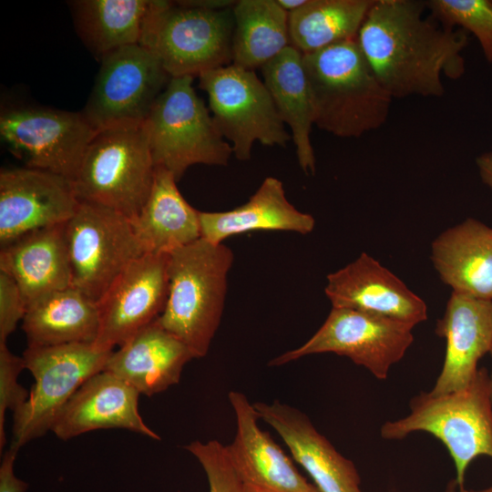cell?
Returning <instances> with one entry per match:
<instances>
[{
	"instance_id": "6da1fadb",
	"label": "cell",
	"mask_w": 492,
	"mask_h": 492,
	"mask_svg": "<svg viewBox=\"0 0 492 492\" xmlns=\"http://www.w3.org/2000/svg\"><path fill=\"white\" fill-rule=\"evenodd\" d=\"M425 1L374 0L356 36L375 77L393 98L440 97L442 77L460 78L468 37L424 15Z\"/></svg>"
},
{
	"instance_id": "7a4b0ae2",
	"label": "cell",
	"mask_w": 492,
	"mask_h": 492,
	"mask_svg": "<svg viewBox=\"0 0 492 492\" xmlns=\"http://www.w3.org/2000/svg\"><path fill=\"white\" fill-rule=\"evenodd\" d=\"M303 62L318 128L339 138H359L386 122L393 97L356 38L303 55Z\"/></svg>"
},
{
	"instance_id": "3957f363",
	"label": "cell",
	"mask_w": 492,
	"mask_h": 492,
	"mask_svg": "<svg viewBox=\"0 0 492 492\" xmlns=\"http://www.w3.org/2000/svg\"><path fill=\"white\" fill-rule=\"evenodd\" d=\"M232 262L229 247L201 238L169 254L168 298L157 321L195 358L207 354L220 325Z\"/></svg>"
},
{
	"instance_id": "277c9868",
	"label": "cell",
	"mask_w": 492,
	"mask_h": 492,
	"mask_svg": "<svg viewBox=\"0 0 492 492\" xmlns=\"http://www.w3.org/2000/svg\"><path fill=\"white\" fill-rule=\"evenodd\" d=\"M426 432L440 440L451 456L456 472L452 492H466L465 475L480 456L492 458V402L489 374L478 368L466 387L441 395L422 392L410 401L408 415L387 421L381 427L384 439H403Z\"/></svg>"
},
{
	"instance_id": "5b68a950",
	"label": "cell",
	"mask_w": 492,
	"mask_h": 492,
	"mask_svg": "<svg viewBox=\"0 0 492 492\" xmlns=\"http://www.w3.org/2000/svg\"><path fill=\"white\" fill-rule=\"evenodd\" d=\"M233 31L232 7L153 0L139 45L159 59L170 77H194L232 64Z\"/></svg>"
},
{
	"instance_id": "8992f818",
	"label": "cell",
	"mask_w": 492,
	"mask_h": 492,
	"mask_svg": "<svg viewBox=\"0 0 492 492\" xmlns=\"http://www.w3.org/2000/svg\"><path fill=\"white\" fill-rule=\"evenodd\" d=\"M155 169L143 123L115 126L96 133L72 184L79 200L132 220L149 196Z\"/></svg>"
},
{
	"instance_id": "52a82bcc",
	"label": "cell",
	"mask_w": 492,
	"mask_h": 492,
	"mask_svg": "<svg viewBox=\"0 0 492 492\" xmlns=\"http://www.w3.org/2000/svg\"><path fill=\"white\" fill-rule=\"evenodd\" d=\"M192 84L171 77L143 122L155 168L177 181L192 165L225 166L233 154Z\"/></svg>"
},
{
	"instance_id": "ba28073f",
	"label": "cell",
	"mask_w": 492,
	"mask_h": 492,
	"mask_svg": "<svg viewBox=\"0 0 492 492\" xmlns=\"http://www.w3.org/2000/svg\"><path fill=\"white\" fill-rule=\"evenodd\" d=\"M113 351L99 349L94 343L27 346L22 357L35 384L26 402L14 413L12 446L19 449L51 430L71 396L104 370Z\"/></svg>"
},
{
	"instance_id": "9c48e42d",
	"label": "cell",
	"mask_w": 492,
	"mask_h": 492,
	"mask_svg": "<svg viewBox=\"0 0 492 492\" xmlns=\"http://www.w3.org/2000/svg\"><path fill=\"white\" fill-rule=\"evenodd\" d=\"M199 80L214 122L236 159H250L256 141L285 147L291 140L266 86L254 70L231 64L200 74Z\"/></svg>"
},
{
	"instance_id": "30bf717a",
	"label": "cell",
	"mask_w": 492,
	"mask_h": 492,
	"mask_svg": "<svg viewBox=\"0 0 492 492\" xmlns=\"http://www.w3.org/2000/svg\"><path fill=\"white\" fill-rule=\"evenodd\" d=\"M65 232L71 287L95 302L133 261L145 254L130 220L95 203L79 200Z\"/></svg>"
},
{
	"instance_id": "8fae6325",
	"label": "cell",
	"mask_w": 492,
	"mask_h": 492,
	"mask_svg": "<svg viewBox=\"0 0 492 492\" xmlns=\"http://www.w3.org/2000/svg\"><path fill=\"white\" fill-rule=\"evenodd\" d=\"M97 132L81 111L13 106L0 114V137L13 155L26 168L71 181Z\"/></svg>"
},
{
	"instance_id": "7c38bea8",
	"label": "cell",
	"mask_w": 492,
	"mask_h": 492,
	"mask_svg": "<svg viewBox=\"0 0 492 492\" xmlns=\"http://www.w3.org/2000/svg\"><path fill=\"white\" fill-rule=\"evenodd\" d=\"M414 326L400 321L344 308H332L319 330L302 346L272 359L282 365L314 354L333 353L365 367L384 380L414 341Z\"/></svg>"
},
{
	"instance_id": "4fadbf2b",
	"label": "cell",
	"mask_w": 492,
	"mask_h": 492,
	"mask_svg": "<svg viewBox=\"0 0 492 492\" xmlns=\"http://www.w3.org/2000/svg\"><path fill=\"white\" fill-rule=\"evenodd\" d=\"M99 62L94 87L81 111L87 122L96 131L142 124L171 77L139 44L119 48Z\"/></svg>"
},
{
	"instance_id": "5bb4252c",
	"label": "cell",
	"mask_w": 492,
	"mask_h": 492,
	"mask_svg": "<svg viewBox=\"0 0 492 492\" xmlns=\"http://www.w3.org/2000/svg\"><path fill=\"white\" fill-rule=\"evenodd\" d=\"M169 254H143L133 261L97 302L94 345L113 351L162 313L169 292Z\"/></svg>"
},
{
	"instance_id": "9a60e30c",
	"label": "cell",
	"mask_w": 492,
	"mask_h": 492,
	"mask_svg": "<svg viewBox=\"0 0 492 492\" xmlns=\"http://www.w3.org/2000/svg\"><path fill=\"white\" fill-rule=\"evenodd\" d=\"M79 204L72 181L31 168L0 172V244L33 231L66 223Z\"/></svg>"
},
{
	"instance_id": "2e32d148",
	"label": "cell",
	"mask_w": 492,
	"mask_h": 492,
	"mask_svg": "<svg viewBox=\"0 0 492 492\" xmlns=\"http://www.w3.org/2000/svg\"><path fill=\"white\" fill-rule=\"evenodd\" d=\"M236 433L226 446L231 465L246 492H319L296 468L292 459L261 429L257 411L247 396L231 391Z\"/></svg>"
},
{
	"instance_id": "e0dca14e",
	"label": "cell",
	"mask_w": 492,
	"mask_h": 492,
	"mask_svg": "<svg viewBox=\"0 0 492 492\" xmlns=\"http://www.w3.org/2000/svg\"><path fill=\"white\" fill-rule=\"evenodd\" d=\"M324 292L333 308L379 315L414 327L427 319L424 300L365 252L330 273Z\"/></svg>"
},
{
	"instance_id": "ac0fdd59",
	"label": "cell",
	"mask_w": 492,
	"mask_h": 492,
	"mask_svg": "<svg viewBox=\"0 0 492 492\" xmlns=\"http://www.w3.org/2000/svg\"><path fill=\"white\" fill-rule=\"evenodd\" d=\"M253 405L260 419L280 435L319 492H363L354 464L317 431L305 414L277 400Z\"/></svg>"
},
{
	"instance_id": "d6986e66",
	"label": "cell",
	"mask_w": 492,
	"mask_h": 492,
	"mask_svg": "<svg viewBox=\"0 0 492 492\" xmlns=\"http://www.w3.org/2000/svg\"><path fill=\"white\" fill-rule=\"evenodd\" d=\"M436 333L445 338L442 370L430 391L433 395L466 387L477 373L478 361L492 348V300L452 292Z\"/></svg>"
},
{
	"instance_id": "ffe728a7",
	"label": "cell",
	"mask_w": 492,
	"mask_h": 492,
	"mask_svg": "<svg viewBox=\"0 0 492 492\" xmlns=\"http://www.w3.org/2000/svg\"><path fill=\"white\" fill-rule=\"evenodd\" d=\"M139 395L124 380L101 371L76 391L51 431L58 438L67 440L97 429L123 428L159 440L138 413Z\"/></svg>"
},
{
	"instance_id": "44dd1931",
	"label": "cell",
	"mask_w": 492,
	"mask_h": 492,
	"mask_svg": "<svg viewBox=\"0 0 492 492\" xmlns=\"http://www.w3.org/2000/svg\"><path fill=\"white\" fill-rule=\"evenodd\" d=\"M193 358L192 352L156 320L114 350L103 371L151 396L178 384L184 365Z\"/></svg>"
},
{
	"instance_id": "7402d4cb",
	"label": "cell",
	"mask_w": 492,
	"mask_h": 492,
	"mask_svg": "<svg viewBox=\"0 0 492 492\" xmlns=\"http://www.w3.org/2000/svg\"><path fill=\"white\" fill-rule=\"evenodd\" d=\"M65 224L33 231L1 247L0 272L16 282L27 308L71 287Z\"/></svg>"
},
{
	"instance_id": "603a6c76",
	"label": "cell",
	"mask_w": 492,
	"mask_h": 492,
	"mask_svg": "<svg viewBox=\"0 0 492 492\" xmlns=\"http://www.w3.org/2000/svg\"><path fill=\"white\" fill-rule=\"evenodd\" d=\"M442 282L454 292L492 300V229L466 219L443 231L431 247Z\"/></svg>"
},
{
	"instance_id": "cb8c5ba5",
	"label": "cell",
	"mask_w": 492,
	"mask_h": 492,
	"mask_svg": "<svg viewBox=\"0 0 492 492\" xmlns=\"http://www.w3.org/2000/svg\"><path fill=\"white\" fill-rule=\"evenodd\" d=\"M200 238L219 244L230 236L254 231H313L315 220L297 210L286 198L282 182L264 179L249 200L227 211H200Z\"/></svg>"
},
{
	"instance_id": "d4e9b609",
	"label": "cell",
	"mask_w": 492,
	"mask_h": 492,
	"mask_svg": "<svg viewBox=\"0 0 492 492\" xmlns=\"http://www.w3.org/2000/svg\"><path fill=\"white\" fill-rule=\"evenodd\" d=\"M199 213L182 197L175 177L156 168L149 196L130 221L145 254H170L200 239Z\"/></svg>"
},
{
	"instance_id": "484cf974",
	"label": "cell",
	"mask_w": 492,
	"mask_h": 492,
	"mask_svg": "<svg viewBox=\"0 0 492 492\" xmlns=\"http://www.w3.org/2000/svg\"><path fill=\"white\" fill-rule=\"evenodd\" d=\"M261 69L277 111L291 129L301 169L313 174L315 157L311 133L314 126V106L303 55L289 46Z\"/></svg>"
},
{
	"instance_id": "4316f807",
	"label": "cell",
	"mask_w": 492,
	"mask_h": 492,
	"mask_svg": "<svg viewBox=\"0 0 492 492\" xmlns=\"http://www.w3.org/2000/svg\"><path fill=\"white\" fill-rule=\"evenodd\" d=\"M22 327L28 346L93 343L99 328L97 302L69 287L28 306Z\"/></svg>"
},
{
	"instance_id": "83f0119b",
	"label": "cell",
	"mask_w": 492,
	"mask_h": 492,
	"mask_svg": "<svg viewBox=\"0 0 492 492\" xmlns=\"http://www.w3.org/2000/svg\"><path fill=\"white\" fill-rule=\"evenodd\" d=\"M153 0L70 1L76 31L97 61L139 44Z\"/></svg>"
},
{
	"instance_id": "f1b7e54d",
	"label": "cell",
	"mask_w": 492,
	"mask_h": 492,
	"mask_svg": "<svg viewBox=\"0 0 492 492\" xmlns=\"http://www.w3.org/2000/svg\"><path fill=\"white\" fill-rule=\"evenodd\" d=\"M232 64L261 68L291 46L289 14L276 0H240L232 6Z\"/></svg>"
},
{
	"instance_id": "f546056e",
	"label": "cell",
	"mask_w": 492,
	"mask_h": 492,
	"mask_svg": "<svg viewBox=\"0 0 492 492\" xmlns=\"http://www.w3.org/2000/svg\"><path fill=\"white\" fill-rule=\"evenodd\" d=\"M374 0H307L289 13L291 46L302 55L355 39Z\"/></svg>"
},
{
	"instance_id": "4dcf8cb0",
	"label": "cell",
	"mask_w": 492,
	"mask_h": 492,
	"mask_svg": "<svg viewBox=\"0 0 492 492\" xmlns=\"http://www.w3.org/2000/svg\"><path fill=\"white\" fill-rule=\"evenodd\" d=\"M425 5L439 25L456 26L473 34L485 58L492 63V0H428Z\"/></svg>"
},
{
	"instance_id": "1f68e13d",
	"label": "cell",
	"mask_w": 492,
	"mask_h": 492,
	"mask_svg": "<svg viewBox=\"0 0 492 492\" xmlns=\"http://www.w3.org/2000/svg\"><path fill=\"white\" fill-rule=\"evenodd\" d=\"M184 448L191 453L203 467L209 492H246L229 458L226 446L218 440L193 441Z\"/></svg>"
},
{
	"instance_id": "d6a6232c",
	"label": "cell",
	"mask_w": 492,
	"mask_h": 492,
	"mask_svg": "<svg viewBox=\"0 0 492 492\" xmlns=\"http://www.w3.org/2000/svg\"><path fill=\"white\" fill-rule=\"evenodd\" d=\"M26 368L23 357L16 356L0 342V449L5 445V415L7 409L14 413L28 399L29 392L18 384V375Z\"/></svg>"
},
{
	"instance_id": "836d02e7",
	"label": "cell",
	"mask_w": 492,
	"mask_h": 492,
	"mask_svg": "<svg viewBox=\"0 0 492 492\" xmlns=\"http://www.w3.org/2000/svg\"><path fill=\"white\" fill-rule=\"evenodd\" d=\"M26 311V302L16 282L0 272V342H5Z\"/></svg>"
},
{
	"instance_id": "e575fe53",
	"label": "cell",
	"mask_w": 492,
	"mask_h": 492,
	"mask_svg": "<svg viewBox=\"0 0 492 492\" xmlns=\"http://www.w3.org/2000/svg\"><path fill=\"white\" fill-rule=\"evenodd\" d=\"M18 448L10 446L5 453L0 466V492H26L27 483L17 478L14 473V462Z\"/></svg>"
},
{
	"instance_id": "d590c367",
	"label": "cell",
	"mask_w": 492,
	"mask_h": 492,
	"mask_svg": "<svg viewBox=\"0 0 492 492\" xmlns=\"http://www.w3.org/2000/svg\"><path fill=\"white\" fill-rule=\"evenodd\" d=\"M476 163L482 181L492 190V151L477 157Z\"/></svg>"
},
{
	"instance_id": "8d00e7d4",
	"label": "cell",
	"mask_w": 492,
	"mask_h": 492,
	"mask_svg": "<svg viewBox=\"0 0 492 492\" xmlns=\"http://www.w3.org/2000/svg\"><path fill=\"white\" fill-rule=\"evenodd\" d=\"M280 6L288 14L293 12L305 5L307 0H276Z\"/></svg>"
},
{
	"instance_id": "74e56055",
	"label": "cell",
	"mask_w": 492,
	"mask_h": 492,
	"mask_svg": "<svg viewBox=\"0 0 492 492\" xmlns=\"http://www.w3.org/2000/svg\"><path fill=\"white\" fill-rule=\"evenodd\" d=\"M466 492H492V486H490L488 487H486V488H483V489H478V490H473V489L467 490L466 489Z\"/></svg>"
},
{
	"instance_id": "f35d334b",
	"label": "cell",
	"mask_w": 492,
	"mask_h": 492,
	"mask_svg": "<svg viewBox=\"0 0 492 492\" xmlns=\"http://www.w3.org/2000/svg\"><path fill=\"white\" fill-rule=\"evenodd\" d=\"M490 398L492 402V372L489 374Z\"/></svg>"
},
{
	"instance_id": "ab89813d",
	"label": "cell",
	"mask_w": 492,
	"mask_h": 492,
	"mask_svg": "<svg viewBox=\"0 0 492 492\" xmlns=\"http://www.w3.org/2000/svg\"><path fill=\"white\" fill-rule=\"evenodd\" d=\"M490 354L492 355V348H491V351H490Z\"/></svg>"
}]
</instances>
